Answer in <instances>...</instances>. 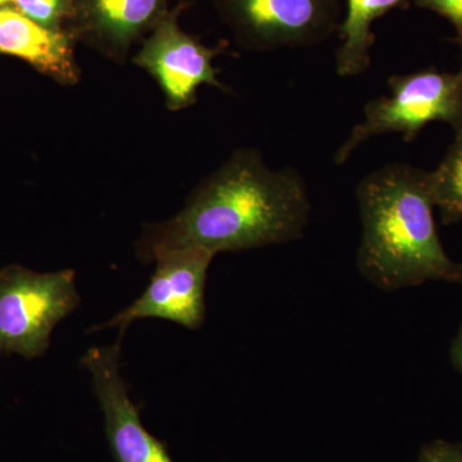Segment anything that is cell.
I'll return each instance as SVG.
<instances>
[{
  "label": "cell",
  "instance_id": "7",
  "mask_svg": "<svg viewBox=\"0 0 462 462\" xmlns=\"http://www.w3.org/2000/svg\"><path fill=\"white\" fill-rule=\"evenodd\" d=\"M216 254L203 248L167 252L154 260L156 272L144 293L132 306L99 325L98 329H126L139 319H162L197 330L206 320L207 273Z\"/></svg>",
  "mask_w": 462,
  "mask_h": 462
},
{
  "label": "cell",
  "instance_id": "11",
  "mask_svg": "<svg viewBox=\"0 0 462 462\" xmlns=\"http://www.w3.org/2000/svg\"><path fill=\"white\" fill-rule=\"evenodd\" d=\"M346 7L338 29L340 45L336 53V71L340 78L363 75L372 66V50L376 20L404 0H345Z\"/></svg>",
  "mask_w": 462,
  "mask_h": 462
},
{
  "label": "cell",
  "instance_id": "1",
  "mask_svg": "<svg viewBox=\"0 0 462 462\" xmlns=\"http://www.w3.org/2000/svg\"><path fill=\"white\" fill-rule=\"evenodd\" d=\"M311 211L296 169H272L257 149L239 148L194 188L181 211L143 227L136 254L153 263L175 249L218 254L284 245L302 238Z\"/></svg>",
  "mask_w": 462,
  "mask_h": 462
},
{
  "label": "cell",
  "instance_id": "2",
  "mask_svg": "<svg viewBox=\"0 0 462 462\" xmlns=\"http://www.w3.org/2000/svg\"><path fill=\"white\" fill-rule=\"evenodd\" d=\"M361 240L357 269L380 291L430 282L460 284L462 266L447 254L434 217L430 171L388 163L356 188Z\"/></svg>",
  "mask_w": 462,
  "mask_h": 462
},
{
  "label": "cell",
  "instance_id": "6",
  "mask_svg": "<svg viewBox=\"0 0 462 462\" xmlns=\"http://www.w3.org/2000/svg\"><path fill=\"white\" fill-rule=\"evenodd\" d=\"M182 7L184 0L154 27L133 58L134 65L147 71L160 85L167 108L172 112L196 105L202 85L227 91L214 65L223 47H207L185 32L179 25Z\"/></svg>",
  "mask_w": 462,
  "mask_h": 462
},
{
  "label": "cell",
  "instance_id": "5",
  "mask_svg": "<svg viewBox=\"0 0 462 462\" xmlns=\"http://www.w3.org/2000/svg\"><path fill=\"white\" fill-rule=\"evenodd\" d=\"M234 42L251 51L311 48L338 32L342 0H215Z\"/></svg>",
  "mask_w": 462,
  "mask_h": 462
},
{
  "label": "cell",
  "instance_id": "17",
  "mask_svg": "<svg viewBox=\"0 0 462 462\" xmlns=\"http://www.w3.org/2000/svg\"><path fill=\"white\" fill-rule=\"evenodd\" d=\"M14 0H0V7H3V5H12Z\"/></svg>",
  "mask_w": 462,
  "mask_h": 462
},
{
  "label": "cell",
  "instance_id": "9",
  "mask_svg": "<svg viewBox=\"0 0 462 462\" xmlns=\"http://www.w3.org/2000/svg\"><path fill=\"white\" fill-rule=\"evenodd\" d=\"M173 0H74L66 32L117 63L172 11Z\"/></svg>",
  "mask_w": 462,
  "mask_h": 462
},
{
  "label": "cell",
  "instance_id": "3",
  "mask_svg": "<svg viewBox=\"0 0 462 462\" xmlns=\"http://www.w3.org/2000/svg\"><path fill=\"white\" fill-rule=\"evenodd\" d=\"M388 96L365 105L364 118L355 125L334 156L336 165H345L369 139L385 134L415 141L428 125L442 123L456 130L462 127V62L458 71L430 67L388 79Z\"/></svg>",
  "mask_w": 462,
  "mask_h": 462
},
{
  "label": "cell",
  "instance_id": "18",
  "mask_svg": "<svg viewBox=\"0 0 462 462\" xmlns=\"http://www.w3.org/2000/svg\"><path fill=\"white\" fill-rule=\"evenodd\" d=\"M461 58H462V51H461ZM461 62H462V60H461Z\"/></svg>",
  "mask_w": 462,
  "mask_h": 462
},
{
  "label": "cell",
  "instance_id": "12",
  "mask_svg": "<svg viewBox=\"0 0 462 462\" xmlns=\"http://www.w3.org/2000/svg\"><path fill=\"white\" fill-rule=\"evenodd\" d=\"M430 184L434 205L443 224L462 221V127L436 170L430 172Z\"/></svg>",
  "mask_w": 462,
  "mask_h": 462
},
{
  "label": "cell",
  "instance_id": "13",
  "mask_svg": "<svg viewBox=\"0 0 462 462\" xmlns=\"http://www.w3.org/2000/svg\"><path fill=\"white\" fill-rule=\"evenodd\" d=\"M12 5L33 23L60 32L71 17L74 0H14Z\"/></svg>",
  "mask_w": 462,
  "mask_h": 462
},
{
  "label": "cell",
  "instance_id": "15",
  "mask_svg": "<svg viewBox=\"0 0 462 462\" xmlns=\"http://www.w3.org/2000/svg\"><path fill=\"white\" fill-rule=\"evenodd\" d=\"M418 462H462V443L445 439L425 443L419 452Z\"/></svg>",
  "mask_w": 462,
  "mask_h": 462
},
{
  "label": "cell",
  "instance_id": "16",
  "mask_svg": "<svg viewBox=\"0 0 462 462\" xmlns=\"http://www.w3.org/2000/svg\"><path fill=\"white\" fill-rule=\"evenodd\" d=\"M462 266V263H461ZM460 284L462 285V273ZM449 361L456 373L462 376V320L449 346Z\"/></svg>",
  "mask_w": 462,
  "mask_h": 462
},
{
  "label": "cell",
  "instance_id": "14",
  "mask_svg": "<svg viewBox=\"0 0 462 462\" xmlns=\"http://www.w3.org/2000/svg\"><path fill=\"white\" fill-rule=\"evenodd\" d=\"M421 9L446 18L456 30V42L462 51V0H415Z\"/></svg>",
  "mask_w": 462,
  "mask_h": 462
},
{
  "label": "cell",
  "instance_id": "8",
  "mask_svg": "<svg viewBox=\"0 0 462 462\" xmlns=\"http://www.w3.org/2000/svg\"><path fill=\"white\" fill-rule=\"evenodd\" d=\"M90 373L105 416V430L115 462H173L165 443L152 436L141 420L120 375V340L91 346L81 358Z\"/></svg>",
  "mask_w": 462,
  "mask_h": 462
},
{
  "label": "cell",
  "instance_id": "10",
  "mask_svg": "<svg viewBox=\"0 0 462 462\" xmlns=\"http://www.w3.org/2000/svg\"><path fill=\"white\" fill-rule=\"evenodd\" d=\"M0 54L26 60L57 83L71 87L80 81L71 33L45 29L12 5L0 7Z\"/></svg>",
  "mask_w": 462,
  "mask_h": 462
},
{
  "label": "cell",
  "instance_id": "4",
  "mask_svg": "<svg viewBox=\"0 0 462 462\" xmlns=\"http://www.w3.org/2000/svg\"><path fill=\"white\" fill-rule=\"evenodd\" d=\"M80 305L74 270L35 273L23 264L0 269V355L35 360L47 354L58 322Z\"/></svg>",
  "mask_w": 462,
  "mask_h": 462
}]
</instances>
